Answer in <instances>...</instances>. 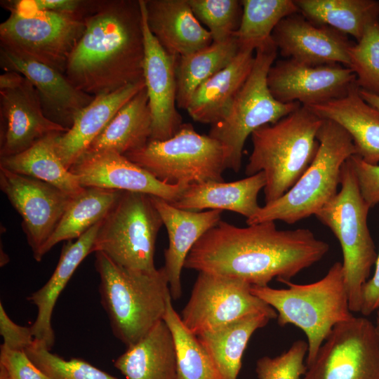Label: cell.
<instances>
[{"mask_svg":"<svg viewBox=\"0 0 379 379\" xmlns=\"http://www.w3.org/2000/svg\"><path fill=\"white\" fill-rule=\"evenodd\" d=\"M328 250L307 228L279 230L274 221L239 227L220 220L195 244L184 267L266 286L274 279L290 281Z\"/></svg>","mask_w":379,"mask_h":379,"instance_id":"cell-1","label":"cell"},{"mask_svg":"<svg viewBox=\"0 0 379 379\" xmlns=\"http://www.w3.org/2000/svg\"><path fill=\"white\" fill-rule=\"evenodd\" d=\"M65 75L97 96L143 81L145 44L140 0L93 1Z\"/></svg>","mask_w":379,"mask_h":379,"instance_id":"cell-2","label":"cell"},{"mask_svg":"<svg viewBox=\"0 0 379 379\" xmlns=\"http://www.w3.org/2000/svg\"><path fill=\"white\" fill-rule=\"evenodd\" d=\"M99 293L114 336L126 347L163 320L171 296L164 267L153 272L123 267L102 252L95 253Z\"/></svg>","mask_w":379,"mask_h":379,"instance_id":"cell-3","label":"cell"},{"mask_svg":"<svg viewBox=\"0 0 379 379\" xmlns=\"http://www.w3.org/2000/svg\"><path fill=\"white\" fill-rule=\"evenodd\" d=\"M323 121L301 105L276 123L251 133L253 150L245 173H265V204L283 196L310 166L319 147L317 134Z\"/></svg>","mask_w":379,"mask_h":379,"instance_id":"cell-4","label":"cell"},{"mask_svg":"<svg viewBox=\"0 0 379 379\" xmlns=\"http://www.w3.org/2000/svg\"><path fill=\"white\" fill-rule=\"evenodd\" d=\"M286 288L251 286V292L274 308L280 326L288 324L300 328L308 345L307 368L333 327L354 317L350 308L343 265L335 262L320 280L307 284L290 281Z\"/></svg>","mask_w":379,"mask_h":379,"instance_id":"cell-5","label":"cell"},{"mask_svg":"<svg viewBox=\"0 0 379 379\" xmlns=\"http://www.w3.org/2000/svg\"><path fill=\"white\" fill-rule=\"evenodd\" d=\"M317 139V152L305 172L283 196L246 219L248 225L276 220L294 224L315 215L338 193L342 166L357 154L353 140L343 127L327 119H324Z\"/></svg>","mask_w":379,"mask_h":379,"instance_id":"cell-6","label":"cell"},{"mask_svg":"<svg viewBox=\"0 0 379 379\" xmlns=\"http://www.w3.org/2000/svg\"><path fill=\"white\" fill-rule=\"evenodd\" d=\"M340 189L316 214L340 242L345 287L352 312H360L361 293L378 253L368 227L370 208L364 201L347 160L340 174Z\"/></svg>","mask_w":379,"mask_h":379,"instance_id":"cell-7","label":"cell"},{"mask_svg":"<svg viewBox=\"0 0 379 379\" xmlns=\"http://www.w3.org/2000/svg\"><path fill=\"white\" fill-rule=\"evenodd\" d=\"M253 68L225 117L211 125L208 135L224 147L226 168L235 173L241 166L242 152L248 137L258 128L274 124L302 105L277 100L267 85V74L277 55L270 39L255 51Z\"/></svg>","mask_w":379,"mask_h":379,"instance_id":"cell-8","label":"cell"},{"mask_svg":"<svg viewBox=\"0 0 379 379\" xmlns=\"http://www.w3.org/2000/svg\"><path fill=\"white\" fill-rule=\"evenodd\" d=\"M3 4L10 15L0 25V47L65 74L70 54L85 29L84 15L39 11L25 0Z\"/></svg>","mask_w":379,"mask_h":379,"instance_id":"cell-9","label":"cell"},{"mask_svg":"<svg viewBox=\"0 0 379 379\" xmlns=\"http://www.w3.org/2000/svg\"><path fill=\"white\" fill-rule=\"evenodd\" d=\"M125 156L167 184L188 186L224 182V147L208 135L197 133L191 124H182L167 140H149L142 148Z\"/></svg>","mask_w":379,"mask_h":379,"instance_id":"cell-10","label":"cell"},{"mask_svg":"<svg viewBox=\"0 0 379 379\" xmlns=\"http://www.w3.org/2000/svg\"><path fill=\"white\" fill-rule=\"evenodd\" d=\"M163 225L151 195L124 191L102 220L92 253L102 252L126 269L153 272L157 237Z\"/></svg>","mask_w":379,"mask_h":379,"instance_id":"cell-11","label":"cell"},{"mask_svg":"<svg viewBox=\"0 0 379 379\" xmlns=\"http://www.w3.org/2000/svg\"><path fill=\"white\" fill-rule=\"evenodd\" d=\"M256 313L265 314L271 319L277 317L274 308L251 292L248 282L199 272L180 317L185 326L197 335Z\"/></svg>","mask_w":379,"mask_h":379,"instance_id":"cell-12","label":"cell"},{"mask_svg":"<svg viewBox=\"0 0 379 379\" xmlns=\"http://www.w3.org/2000/svg\"><path fill=\"white\" fill-rule=\"evenodd\" d=\"M302 379H379L375 324L354 316L335 325Z\"/></svg>","mask_w":379,"mask_h":379,"instance_id":"cell-13","label":"cell"},{"mask_svg":"<svg viewBox=\"0 0 379 379\" xmlns=\"http://www.w3.org/2000/svg\"><path fill=\"white\" fill-rule=\"evenodd\" d=\"M0 188L22 218L34 259L74 196L44 181L0 167Z\"/></svg>","mask_w":379,"mask_h":379,"instance_id":"cell-14","label":"cell"},{"mask_svg":"<svg viewBox=\"0 0 379 379\" xmlns=\"http://www.w3.org/2000/svg\"><path fill=\"white\" fill-rule=\"evenodd\" d=\"M356 76L341 65L310 66L290 59L278 60L267 74V85L274 98L282 102H298L311 106L346 95Z\"/></svg>","mask_w":379,"mask_h":379,"instance_id":"cell-15","label":"cell"},{"mask_svg":"<svg viewBox=\"0 0 379 379\" xmlns=\"http://www.w3.org/2000/svg\"><path fill=\"white\" fill-rule=\"evenodd\" d=\"M140 4L145 44L143 77L152 117L149 140H164L183 124L177 106L178 57L168 53L152 34L146 20L144 0Z\"/></svg>","mask_w":379,"mask_h":379,"instance_id":"cell-16","label":"cell"},{"mask_svg":"<svg viewBox=\"0 0 379 379\" xmlns=\"http://www.w3.org/2000/svg\"><path fill=\"white\" fill-rule=\"evenodd\" d=\"M69 170L78 178L82 187L140 192L171 204L187 187L161 182L125 155L113 152L84 154Z\"/></svg>","mask_w":379,"mask_h":379,"instance_id":"cell-17","label":"cell"},{"mask_svg":"<svg viewBox=\"0 0 379 379\" xmlns=\"http://www.w3.org/2000/svg\"><path fill=\"white\" fill-rule=\"evenodd\" d=\"M0 158L21 153L53 133L69 129L44 113L38 93L26 78L18 87L0 91Z\"/></svg>","mask_w":379,"mask_h":379,"instance_id":"cell-18","label":"cell"},{"mask_svg":"<svg viewBox=\"0 0 379 379\" xmlns=\"http://www.w3.org/2000/svg\"><path fill=\"white\" fill-rule=\"evenodd\" d=\"M272 39L280 54L298 63L349 67L348 51L353 44L347 35L317 25L297 13L284 18L274 28Z\"/></svg>","mask_w":379,"mask_h":379,"instance_id":"cell-19","label":"cell"},{"mask_svg":"<svg viewBox=\"0 0 379 379\" xmlns=\"http://www.w3.org/2000/svg\"><path fill=\"white\" fill-rule=\"evenodd\" d=\"M0 65L6 72H18L29 81L38 93L44 114L67 129L77 114L94 98L77 89L59 71L2 47Z\"/></svg>","mask_w":379,"mask_h":379,"instance_id":"cell-20","label":"cell"},{"mask_svg":"<svg viewBox=\"0 0 379 379\" xmlns=\"http://www.w3.org/2000/svg\"><path fill=\"white\" fill-rule=\"evenodd\" d=\"M151 197L168 232L169 243L164 252V268L171 298L177 300L182 294L180 275L189 253L208 230L219 223L222 211H187L158 197Z\"/></svg>","mask_w":379,"mask_h":379,"instance_id":"cell-21","label":"cell"},{"mask_svg":"<svg viewBox=\"0 0 379 379\" xmlns=\"http://www.w3.org/2000/svg\"><path fill=\"white\" fill-rule=\"evenodd\" d=\"M144 8L149 29L171 55H187L213 43L188 0H144Z\"/></svg>","mask_w":379,"mask_h":379,"instance_id":"cell-22","label":"cell"},{"mask_svg":"<svg viewBox=\"0 0 379 379\" xmlns=\"http://www.w3.org/2000/svg\"><path fill=\"white\" fill-rule=\"evenodd\" d=\"M145 86L143 80L95 96L77 114L69 129L55 140L57 154L67 169L86 152L117 112Z\"/></svg>","mask_w":379,"mask_h":379,"instance_id":"cell-23","label":"cell"},{"mask_svg":"<svg viewBox=\"0 0 379 379\" xmlns=\"http://www.w3.org/2000/svg\"><path fill=\"white\" fill-rule=\"evenodd\" d=\"M102 222L95 224L74 241H67L51 277L42 287L27 297V300L37 309L36 317L30 326L34 340L50 350L55 343L51 319L57 300L78 266L92 253Z\"/></svg>","mask_w":379,"mask_h":379,"instance_id":"cell-24","label":"cell"},{"mask_svg":"<svg viewBox=\"0 0 379 379\" xmlns=\"http://www.w3.org/2000/svg\"><path fill=\"white\" fill-rule=\"evenodd\" d=\"M307 107L343 127L351 136L357 154L368 164H378L379 112L361 98L356 81L344 96Z\"/></svg>","mask_w":379,"mask_h":379,"instance_id":"cell-25","label":"cell"},{"mask_svg":"<svg viewBox=\"0 0 379 379\" xmlns=\"http://www.w3.org/2000/svg\"><path fill=\"white\" fill-rule=\"evenodd\" d=\"M263 172L244 179L225 182L210 181L188 185L179 199L172 204L187 211L204 209L227 210L246 219L254 215L261 206L258 202L260 191L265 186Z\"/></svg>","mask_w":379,"mask_h":379,"instance_id":"cell-26","label":"cell"},{"mask_svg":"<svg viewBox=\"0 0 379 379\" xmlns=\"http://www.w3.org/2000/svg\"><path fill=\"white\" fill-rule=\"evenodd\" d=\"M254 52L239 49L230 63L197 88L186 109L194 121L213 125L225 117L251 72Z\"/></svg>","mask_w":379,"mask_h":379,"instance_id":"cell-27","label":"cell"},{"mask_svg":"<svg viewBox=\"0 0 379 379\" xmlns=\"http://www.w3.org/2000/svg\"><path fill=\"white\" fill-rule=\"evenodd\" d=\"M126 379H177L172 333L164 320L114 362Z\"/></svg>","mask_w":379,"mask_h":379,"instance_id":"cell-28","label":"cell"},{"mask_svg":"<svg viewBox=\"0 0 379 379\" xmlns=\"http://www.w3.org/2000/svg\"><path fill=\"white\" fill-rule=\"evenodd\" d=\"M152 128V117L145 86L117 112L84 154L113 152L125 155L149 142Z\"/></svg>","mask_w":379,"mask_h":379,"instance_id":"cell-29","label":"cell"},{"mask_svg":"<svg viewBox=\"0 0 379 379\" xmlns=\"http://www.w3.org/2000/svg\"><path fill=\"white\" fill-rule=\"evenodd\" d=\"M270 320L265 314H251L197 335L221 379L237 378L249 339Z\"/></svg>","mask_w":379,"mask_h":379,"instance_id":"cell-30","label":"cell"},{"mask_svg":"<svg viewBox=\"0 0 379 379\" xmlns=\"http://www.w3.org/2000/svg\"><path fill=\"white\" fill-rule=\"evenodd\" d=\"M124 191L84 187L72 197L54 232L35 258L40 261L58 243L78 239L95 224L103 220Z\"/></svg>","mask_w":379,"mask_h":379,"instance_id":"cell-31","label":"cell"},{"mask_svg":"<svg viewBox=\"0 0 379 379\" xmlns=\"http://www.w3.org/2000/svg\"><path fill=\"white\" fill-rule=\"evenodd\" d=\"M60 134L48 135L21 153L0 158V167L48 182L71 196L79 194L84 187L56 152L55 140Z\"/></svg>","mask_w":379,"mask_h":379,"instance_id":"cell-32","label":"cell"},{"mask_svg":"<svg viewBox=\"0 0 379 379\" xmlns=\"http://www.w3.org/2000/svg\"><path fill=\"white\" fill-rule=\"evenodd\" d=\"M300 13L313 23L330 27L358 41L366 28L379 21L375 0H295Z\"/></svg>","mask_w":379,"mask_h":379,"instance_id":"cell-33","label":"cell"},{"mask_svg":"<svg viewBox=\"0 0 379 379\" xmlns=\"http://www.w3.org/2000/svg\"><path fill=\"white\" fill-rule=\"evenodd\" d=\"M239 51L237 39L233 36L223 41L213 42L190 55L178 57V107L186 110L197 88L230 63Z\"/></svg>","mask_w":379,"mask_h":379,"instance_id":"cell-34","label":"cell"},{"mask_svg":"<svg viewBox=\"0 0 379 379\" xmlns=\"http://www.w3.org/2000/svg\"><path fill=\"white\" fill-rule=\"evenodd\" d=\"M170 296L163 320L168 326L175 343L177 379H221L209 354L197 336L185 326Z\"/></svg>","mask_w":379,"mask_h":379,"instance_id":"cell-35","label":"cell"},{"mask_svg":"<svg viewBox=\"0 0 379 379\" xmlns=\"http://www.w3.org/2000/svg\"><path fill=\"white\" fill-rule=\"evenodd\" d=\"M241 24L234 36L239 49L255 51L271 39L272 32L284 18L300 13L293 0H241Z\"/></svg>","mask_w":379,"mask_h":379,"instance_id":"cell-36","label":"cell"},{"mask_svg":"<svg viewBox=\"0 0 379 379\" xmlns=\"http://www.w3.org/2000/svg\"><path fill=\"white\" fill-rule=\"evenodd\" d=\"M194 15L206 27L213 42L232 37L239 28L242 5L239 0H188Z\"/></svg>","mask_w":379,"mask_h":379,"instance_id":"cell-37","label":"cell"},{"mask_svg":"<svg viewBox=\"0 0 379 379\" xmlns=\"http://www.w3.org/2000/svg\"><path fill=\"white\" fill-rule=\"evenodd\" d=\"M349 67L361 90L379 95V21L371 24L348 51Z\"/></svg>","mask_w":379,"mask_h":379,"instance_id":"cell-38","label":"cell"},{"mask_svg":"<svg viewBox=\"0 0 379 379\" xmlns=\"http://www.w3.org/2000/svg\"><path fill=\"white\" fill-rule=\"evenodd\" d=\"M25 352L48 379H118L81 359H65L36 340Z\"/></svg>","mask_w":379,"mask_h":379,"instance_id":"cell-39","label":"cell"},{"mask_svg":"<svg viewBox=\"0 0 379 379\" xmlns=\"http://www.w3.org/2000/svg\"><path fill=\"white\" fill-rule=\"evenodd\" d=\"M307 343L298 340L281 354L267 356L256 361L255 373L258 379H300L307 371L304 362L307 354Z\"/></svg>","mask_w":379,"mask_h":379,"instance_id":"cell-40","label":"cell"},{"mask_svg":"<svg viewBox=\"0 0 379 379\" xmlns=\"http://www.w3.org/2000/svg\"><path fill=\"white\" fill-rule=\"evenodd\" d=\"M354 174L361 197L371 208L379 204V164H371L359 155L347 159Z\"/></svg>","mask_w":379,"mask_h":379,"instance_id":"cell-41","label":"cell"},{"mask_svg":"<svg viewBox=\"0 0 379 379\" xmlns=\"http://www.w3.org/2000/svg\"><path fill=\"white\" fill-rule=\"evenodd\" d=\"M0 366L8 379H48L32 361L25 350H16L1 345Z\"/></svg>","mask_w":379,"mask_h":379,"instance_id":"cell-42","label":"cell"},{"mask_svg":"<svg viewBox=\"0 0 379 379\" xmlns=\"http://www.w3.org/2000/svg\"><path fill=\"white\" fill-rule=\"evenodd\" d=\"M0 334L3 338L1 345L11 350L25 351L34 341L31 326H20L15 323L7 314L1 302Z\"/></svg>","mask_w":379,"mask_h":379,"instance_id":"cell-43","label":"cell"},{"mask_svg":"<svg viewBox=\"0 0 379 379\" xmlns=\"http://www.w3.org/2000/svg\"><path fill=\"white\" fill-rule=\"evenodd\" d=\"M31 7L39 11H53L85 15L93 1L81 0H25Z\"/></svg>","mask_w":379,"mask_h":379,"instance_id":"cell-44","label":"cell"},{"mask_svg":"<svg viewBox=\"0 0 379 379\" xmlns=\"http://www.w3.org/2000/svg\"><path fill=\"white\" fill-rule=\"evenodd\" d=\"M375 265L373 276L368 279L362 288L360 313L364 317L379 310V252Z\"/></svg>","mask_w":379,"mask_h":379,"instance_id":"cell-45","label":"cell"},{"mask_svg":"<svg viewBox=\"0 0 379 379\" xmlns=\"http://www.w3.org/2000/svg\"><path fill=\"white\" fill-rule=\"evenodd\" d=\"M25 77L21 74L6 71L0 76V91L13 89L20 86Z\"/></svg>","mask_w":379,"mask_h":379,"instance_id":"cell-46","label":"cell"},{"mask_svg":"<svg viewBox=\"0 0 379 379\" xmlns=\"http://www.w3.org/2000/svg\"><path fill=\"white\" fill-rule=\"evenodd\" d=\"M361 98L371 106L379 112V95L373 94L359 88Z\"/></svg>","mask_w":379,"mask_h":379,"instance_id":"cell-47","label":"cell"},{"mask_svg":"<svg viewBox=\"0 0 379 379\" xmlns=\"http://www.w3.org/2000/svg\"><path fill=\"white\" fill-rule=\"evenodd\" d=\"M0 379H8L6 372L1 366H0Z\"/></svg>","mask_w":379,"mask_h":379,"instance_id":"cell-48","label":"cell"},{"mask_svg":"<svg viewBox=\"0 0 379 379\" xmlns=\"http://www.w3.org/2000/svg\"><path fill=\"white\" fill-rule=\"evenodd\" d=\"M378 333L379 335V310L376 312V319L375 323Z\"/></svg>","mask_w":379,"mask_h":379,"instance_id":"cell-49","label":"cell"}]
</instances>
